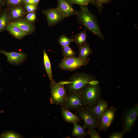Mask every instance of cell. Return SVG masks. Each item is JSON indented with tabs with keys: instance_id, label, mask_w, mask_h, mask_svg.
<instances>
[{
	"instance_id": "cell-1",
	"label": "cell",
	"mask_w": 138,
	"mask_h": 138,
	"mask_svg": "<svg viewBox=\"0 0 138 138\" xmlns=\"http://www.w3.org/2000/svg\"><path fill=\"white\" fill-rule=\"evenodd\" d=\"M80 9L76 15L78 22L86 29L104 40L94 15L88 9L87 6H80Z\"/></svg>"
},
{
	"instance_id": "cell-2",
	"label": "cell",
	"mask_w": 138,
	"mask_h": 138,
	"mask_svg": "<svg viewBox=\"0 0 138 138\" xmlns=\"http://www.w3.org/2000/svg\"><path fill=\"white\" fill-rule=\"evenodd\" d=\"M95 79L94 76L88 74L77 73L68 80L70 83L65 85L66 88L68 92L80 93L89 81Z\"/></svg>"
},
{
	"instance_id": "cell-3",
	"label": "cell",
	"mask_w": 138,
	"mask_h": 138,
	"mask_svg": "<svg viewBox=\"0 0 138 138\" xmlns=\"http://www.w3.org/2000/svg\"><path fill=\"white\" fill-rule=\"evenodd\" d=\"M101 92L98 85L87 84L80 93L86 107L90 108L95 106L100 99Z\"/></svg>"
},
{
	"instance_id": "cell-4",
	"label": "cell",
	"mask_w": 138,
	"mask_h": 138,
	"mask_svg": "<svg viewBox=\"0 0 138 138\" xmlns=\"http://www.w3.org/2000/svg\"><path fill=\"white\" fill-rule=\"evenodd\" d=\"M50 89L51 103L62 106L67 98V93L66 88L53 80L51 82Z\"/></svg>"
},
{
	"instance_id": "cell-5",
	"label": "cell",
	"mask_w": 138,
	"mask_h": 138,
	"mask_svg": "<svg viewBox=\"0 0 138 138\" xmlns=\"http://www.w3.org/2000/svg\"><path fill=\"white\" fill-rule=\"evenodd\" d=\"M78 113L84 122V128L88 129L91 128H99V122L88 108L85 107L77 110Z\"/></svg>"
},
{
	"instance_id": "cell-6",
	"label": "cell",
	"mask_w": 138,
	"mask_h": 138,
	"mask_svg": "<svg viewBox=\"0 0 138 138\" xmlns=\"http://www.w3.org/2000/svg\"><path fill=\"white\" fill-rule=\"evenodd\" d=\"M67 109L77 110L86 107L80 93L68 92L66 100L62 106Z\"/></svg>"
},
{
	"instance_id": "cell-7",
	"label": "cell",
	"mask_w": 138,
	"mask_h": 138,
	"mask_svg": "<svg viewBox=\"0 0 138 138\" xmlns=\"http://www.w3.org/2000/svg\"><path fill=\"white\" fill-rule=\"evenodd\" d=\"M88 61L84 60L78 57H64L59 63V66L62 69L72 71L87 65Z\"/></svg>"
},
{
	"instance_id": "cell-8",
	"label": "cell",
	"mask_w": 138,
	"mask_h": 138,
	"mask_svg": "<svg viewBox=\"0 0 138 138\" xmlns=\"http://www.w3.org/2000/svg\"><path fill=\"white\" fill-rule=\"evenodd\" d=\"M138 115L137 105L130 109L126 112L123 118V131L125 133L130 130Z\"/></svg>"
},
{
	"instance_id": "cell-9",
	"label": "cell",
	"mask_w": 138,
	"mask_h": 138,
	"mask_svg": "<svg viewBox=\"0 0 138 138\" xmlns=\"http://www.w3.org/2000/svg\"><path fill=\"white\" fill-rule=\"evenodd\" d=\"M42 12L46 16L48 26L50 27L56 25L65 18L56 7L44 10Z\"/></svg>"
},
{
	"instance_id": "cell-10",
	"label": "cell",
	"mask_w": 138,
	"mask_h": 138,
	"mask_svg": "<svg viewBox=\"0 0 138 138\" xmlns=\"http://www.w3.org/2000/svg\"><path fill=\"white\" fill-rule=\"evenodd\" d=\"M117 109L116 108L111 107L106 110L99 121L100 129L106 131L109 128L114 119Z\"/></svg>"
},
{
	"instance_id": "cell-11",
	"label": "cell",
	"mask_w": 138,
	"mask_h": 138,
	"mask_svg": "<svg viewBox=\"0 0 138 138\" xmlns=\"http://www.w3.org/2000/svg\"><path fill=\"white\" fill-rule=\"evenodd\" d=\"M57 0V5L56 8L65 18H67L77 15L78 11L74 9L72 4L67 0Z\"/></svg>"
},
{
	"instance_id": "cell-12",
	"label": "cell",
	"mask_w": 138,
	"mask_h": 138,
	"mask_svg": "<svg viewBox=\"0 0 138 138\" xmlns=\"http://www.w3.org/2000/svg\"><path fill=\"white\" fill-rule=\"evenodd\" d=\"M0 53L5 55L7 60L11 64L18 65L23 62L27 57L26 55L24 53L16 52H7L0 50Z\"/></svg>"
},
{
	"instance_id": "cell-13",
	"label": "cell",
	"mask_w": 138,
	"mask_h": 138,
	"mask_svg": "<svg viewBox=\"0 0 138 138\" xmlns=\"http://www.w3.org/2000/svg\"><path fill=\"white\" fill-rule=\"evenodd\" d=\"M108 106L106 101L100 99L95 106L89 108L99 122L102 116L107 109Z\"/></svg>"
},
{
	"instance_id": "cell-14",
	"label": "cell",
	"mask_w": 138,
	"mask_h": 138,
	"mask_svg": "<svg viewBox=\"0 0 138 138\" xmlns=\"http://www.w3.org/2000/svg\"><path fill=\"white\" fill-rule=\"evenodd\" d=\"M61 106L62 115L63 119L66 121L73 123L79 122L80 120V117L73 114L63 106Z\"/></svg>"
},
{
	"instance_id": "cell-15",
	"label": "cell",
	"mask_w": 138,
	"mask_h": 138,
	"mask_svg": "<svg viewBox=\"0 0 138 138\" xmlns=\"http://www.w3.org/2000/svg\"><path fill=\"white\" fill-rule=\"evenodd\" d=\"M10 24L16 26L27 34L33 30V25L29 22L24 20H18L11 22Z\"/></svg>"
},
{
	"instance_id": "cell-16",
	"label": "cell",
	"mask_w": 138,
	"mask_h": 138,
	"mask_svg": "<svg viewBox=\"0 0 138 138\" xmlns=\"http://www.w3.org/2000/svg\"><path fill=\"white\" fill-rule=\"evenodd\" d=\"M78 57L85 61H89L87 57L92 53V51L87 42L79 47Z\"/></svg>"
},
{
	"instance_id": "cell-17",
	"label": "cell",
	"mask_w": 138,
	"mask_h": 138,
	"mask_svg": "<svg viewBox=\"0 0 138 138\" xmlns=\"http://www.w3.org/2000/svg\"><path fill=\"white\" fill-rule=\"evenodd\" d=\"M43 60L44 67L48 77L51 82L53 81L51 64L49 57L45 50L43 51Z\"/></svg>"
},
{
	"instance_id": "cell-18",
	"label": "cell",
	"mask_w": 138,
	"mask_h": 138,
	"mask_svg": "<svg viewBox=\"0 0 138 138\" xmlns=\"http://www.w3.org/2000/svg\"><path fill=\"white\" fill-rule=\"evenodd\" d=\"M7 29L11 34L17 38H21L27 34L18 27L10 23L8 25Z\"/></svg>"
},
{
	"instance_id": "cell-19",
	"label": "cell",
	"mask_w": 138,
	"mask_h": 138,
	"mask_svg": "<svg viewBox=\"0 0 138 138\" xmlns=\"http://www.w3.org/2000/svg\"><path fill=\"white\" fill-rule=\"evenodd\" d=\"M73 128L72 135L73 137H82L85 136L86 134L85 128L78 124L77 123H73Z\"/></svg>"
},
{
	"instance_id": "cell-20",
	"label": "cell",
	"mask_w": 138,
	"mask_h": 138,
	"mask_svg": "<svg viewBox=\"0 0 138 138\" xmlns=\"http://www.w3.org/2000/svg\"><path fill=\"white\" fill-rule=\"evenodd\" d=\"M74 42L79 47L87 43L86 31H83L77 33L74 39Z\"/></svg>"
},
{
	"instance_id": "cell-21",
	"label": "cell",
	"mask_w": 138,
	"mask_h": 138,
	"mask_svg": "<svg viewBox=\"0 0 138 138\" xmlns=\"http://www.w3.org/2000/svg\"><path fill=\"white\" fill-rule=\"evenodd\" d=\"M10 20L7 12L4 11L0 16V32L7 28Z\"/></svg>"
},
{
	"instance_id": "cell-22",
	"label": "cell",
	"mask_w": 138,
	"mask_h": 138,
	"mask_svg": "<svg viewBox=\"0 0 138 138\" xmlns=\"http://www.w3.org/2000/svg\"><path fill=\"white\" fill-rule=\"evenodd\" d=\"M59 42L62 47L69 45L70 43L74 41V39L62 35L59 38Z\"/></svg>"
},
{
	"instance_id": "cell-23",
	"label": "cell",
	"mask_w": 138,
	"mask_h": 138,
	"mask_svg": "<svg viewBox=\"0 0 138 138\" xmlns=\"http://www.w3.org/2000/svg\"><path fill=\"white\" fill-rule=\"evenodd\" d=\"M24 13L23 10L20 7L14 8L11 11L12 17L14 19H18L21 17L23 15Z\"/></svg>"
},
{
	"instance_id": "cell-24",
	"label": "cell",
	"mask_w": 138,
	"mask_h": 138,
	"mask_svg": "<svg viewBox=\"0 0 138 138\" xmlns=\"http://www.w3.org/2000/svg\"><path fill=\"white\" fill-rule=\"evenodd\" d=\"M62 55L65 58L75 56L76 53L69 45L62 47Z\"/></svg>"
},
{
	"instance_id": "cell-25",
	"label": "cell",
	"mask_w": 138,
	"mask_h": 138,
	"mask_svg": "<svg viewBox=\"0 0 138 138\" xmlns=\"http://www.w3.org/2000/svg\"><path fill=\"white\" fill-rule=\"evenodd\" d=\"M72 4H77L80 6H87L89 3H94L95 0H67Z\"/></svg>"
},
{
	"instance_id": "cell-26",
	"label": "cell",
	"mask_w": 138,
	"mask_h": 138,
	"mask_svg": "<svg viewBox=\"0 0 138 138\" xmlns=\"http://www.w3.org/2000/svg\"><path fill=\"white\" fill-rule=\"evenodd\" d=\"M0 137L4 138H18L21 137V136L14 132L8 131L2 133L0 135Z\"/></svg>"
},
{
	"instance_id": "cell-27",
	"label": "cell",
	"mask_w": 138,
	"mask_h": 138,
	"mask_svg": "<svg viewBox=\"0 0 138 138\" xmlns=\"http://www.w3.org/2000/svg\"><path fill=\"white\" fill-rule=\"evenodd\" d=\"M87 133L89 135L90 138H100L101 137L98 133L96 131L95 128H91L88 129Z\"/></svg>"
},
{
	"instance_id": "cell-28",
	"label": "cell",
	"mask_w": 138,
	"mask_h": 138,
	"mask_svg": "<svg viewBox=\"0 0 138 138\" xmlns=\"http://www.w3.org/2000/svg\"><path fill=\"white\" fill-rule=\"evenodd\" d=\"M125 133L123 131L121 132H115L111 134L109 136V138H122Z\"/></svg>"
},
{
	"instance_id": "cell-29",
	"label": "cell",
	"mask_w": 138,
	"mask_h": 138,
	"mask_svg": "<svg viewBox=\"0 0 138 138\" xmlns=\"http://www.w3.org/2000/svg\"><path fill=\"white\" fill-rule=\"evenodd\" d=\"M36 18V14L34 12L29 13L27 15L26 17V20L32 22H34Z\"/></svg>"
},
{
	"instance_id": "cell-30",
	"label": "cell",
	"mask_w": 138,
	"mask_h": 138,
	"mask_svg": "<svg viewBox=\"0 0 138 138\" xmlns=\"http://www.w3.org/2000/svg\"><path fill=\"white\" fill-rule=\"evenodd\" d=\"M25 7L26 10L29 13L33 12L37 9L36 5L33 4H26Z\"/></svg>"
},
{
	"instance_id": "cell-31",
	"label": "cell",
	"mask_w": 138,
	"mask_h": 138,
	"mask_svg": "<svg viewBox=\"0 0 138 138\" xmlns=\"http://www.w3.org/2000/svg\"><path fill=\"white\" fill-rule=\"evenodd\" d=\"M24 1V0H8V3L10 5H15L21 4Z\"/></svg>"
},
{
	"instance_id": "cell-32",
	"label": "cell",
	"mask_w": 138,
	"mask_h": 138,
	"mask_svg": "<svg viewBox=\"0 0 138 138\" xmlns=\"http://www.w3.org/2000/svg\"><path fill=\"white\" fill-rule=\"evenodd\" d=\"M111 0H99V3L97 5L100 11L101 10L102 6L103 4H107Z\"/></svg>"
},
{
	"instance_id": "cell-33",
	"label": "cell",
	"mask_w": 138,
	"mask_h": 138,
	"mask_svg": "<svg viewBox=\"0 0 138 138\" xmlns=\"http://www.w3.org/2000/svg\"><path fill=\"white\" fill-rule=\"evenodd\" d=\"M99 83V82L95 79L89 81L88 83V84L92 85H98Z\"/></svg>"
},
{
	"instance_id": "cell-34",
	"label": "cell",
	"mask_w": 138,
	"mask_h": 138,
	"mask_svg": "<svg viewBox=\"0 0 138 138\" xmlns=\"http://www.w3.org/2000/svg\"><path fill=\"white\" fill-rule=\"evenodd\" d=\"M70 82L68 80L67 81H61L58 83L61 85L64 86L68 85L70 84Z\"/></svg>"
},
{
	"instance_id": "cell-35",
	"label": "cell",
	"mask_w": 138,
	"mask_h": 138,
	"mask_svg": "<svg viewBox=\"0 0 138 138\" xmlns=\"http://www.w3.org/2000/svg\"><path fill=\"white\" fill-rule=\"evenodd\" d=\"M24 1L26 4L35 5L33 0H24Z\"/></svg>"
},
{
	"instance_id": "cell-36",
	"label": "cell",
	"mask_w": 138,
	"mask_h": 138,
	"mask_svg": "<svg viewBox=\"0 0 138 138\" xmlns=\"http://www.w3.org/2000/svg\"><path fill=\"white\" fill-rule=\"evenodd\" d=\"M35 5H36L39 2L40 0H33Z\"/></svg>"
},
{
	"instance_id": "cell-37",
	"label": "cell",
	"mask_w": 138,
	"mask_h": 138,
	"mask_svg": "<svg viewBox=\"0 0 138 138\" xmlns=\"http://www.w3.org/2000/svg\"><path fill=\"white\" fill-rule=\"evenodd\" d=\"M99 0H95L94 2H95L96 3L97 5L98 4Z\"/></svg>"
},
{
	"instance_id": "cell-38",
	"label": "cell",
	"mask_w": 138,
	"mask_h": 138,
	"mask_svg": "<svg viewBox=\"0 0 138 138\" xmlns=\"http://www.w3.org/2000/svg\"><path fill=\"white\" fill-rule=\"evenodd\" d=\"M2 2V0H0V4H1Z\"/></svg>"
}]
</instances>
